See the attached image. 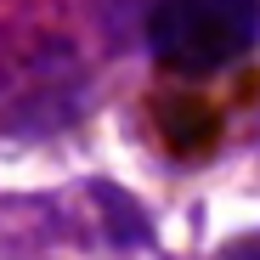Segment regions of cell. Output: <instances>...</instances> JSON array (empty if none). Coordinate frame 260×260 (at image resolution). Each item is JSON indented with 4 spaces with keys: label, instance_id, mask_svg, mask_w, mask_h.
<instances>
[{
    "label": "cell",
    "instance_id": "cell-1",
    "mask_svg": "<svg viewBox=\"0 0 260 260\" xmlns=\"http://www.w3.org/2000/svg\"><path fill=\"white\" fill-rule=\"evenodd\" d=\"M147 46L164 68L215 74L260 46V0H158L147 12Z\"/></svg>",
    "mask_w": 260,
    "mask_h": 260
}]
</instances>
